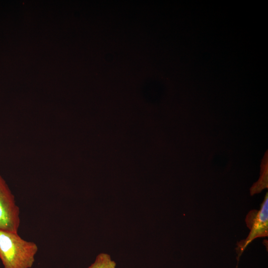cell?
I'll return each mask as SVG.
<instances>
[{
	"label": "cell",
	"mask_w": 268,
	"mask_h": 268,
	"mask_svg": "<svg viewBox=\"0 0 268 268\" xmlns=\"http://www.w3.org/2000/svg\"><path fill=\"white\" fill-rule=\"evenodd\" d=\"M38 251L35 242L18 233L0 230V260L4 268H31Z\"/></svg>",
	"instance_id": "6da1fadb"
},
{
	"label": "cell",
	"mask_w": 268,
	"mask_h": 268,
	"mask_svg": "<svg viewBox=\"0 0 268 268\" xmlns=\"http://www.w3.org/2000/svg\"><path fill=\"white\" fill-rule=\"evenodd\" d=\"M245 222L250 232L246 239L237 244L235 249L238 258L254 240L258 238L267 237L268 236V193L265 195L260 209L250 210L246 216Z\"/></svg>",
	"instance_id": "7a4b0ae2"
},
{
	"label": "cell",
	"mask_w": 268,
	"mask_h": 268,
	"mask_svg": "<svg viewBox=\"0 0 268 268\" xmlns=\"http://www.w3.org/2000/svg\"><path fill=\"white\" fill-rule=\"evenodd\" d=\"M20 209L6 181L0 174V230L18 233Z\"/></svg>",
	"instance_id": "3957f363"
},
{
	"label": "cell",
	"mask_w": 268,
	"mask_h": 268,
	"mask_svg": "<svg viewBox=\"0 0 268 268\" xmlns=\"http://www.w3.org/2000/svg\"><path fill=\"white\" fill-rule=\"evenodd\" d=\"M116 263L112 261L107 254L101 253L97 255L95 262L88 268H116Z\"/></svg>",
	"instance_id": "277c9868"
}]
</instances>
